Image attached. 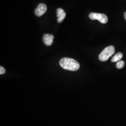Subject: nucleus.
<instances>
[{
	"label": "nucleus",
	"instance_id": "1",
	"mask_svg": "<svg viewBox=\"0 0 126 126\" xmlns=\"http://www.w3.org/2000/svg\"><path fill=\"white\" fill-rule=\"evenodd\" d=\"M59 64L63 69L71 71H76L80 67V64L78 61L68 58L61 59L59 61Z\"/></svg>",
	"mask_w": 126,
	"mask_h": 126
},
{
	"label": "nucleus",
	"instance_id": "2",
	"mask_svg": "<svg viewBox=\"0 0 126 126\" xmlns=\"http://www.w3.org/2000/svg\"><path fill=\"white\" fill-rule=\"evenodd\" d=\"M115 52V48L113 45L106 47L99 54V59L100 61L105 62L108 60Z\"/></svg>",
	"mask_w": 126,
	"mask_h": 126
},
{
	"label": "nucleus",
	"instance_id": "3",
	"mask_svg": "<svg viewBox=\"0 0 126 126\" xmlns=\"http://www.w3.org/2000/svg\"><path fill=\"white\" fill-rule=\"evenodd\" d=\"M89 16L91 20H97L100 23L103 24H105L108 22V16L104 14L91 13L89 14Z\"/></svg>",
	"mask_w": 126,
	"mask_h": 126
},
{
	"label": "nucleus",
	"instance_id": "4",
	"mask_svg": "<svg viewBox=\"0 0 126 126\" xmlns=\"http://www.w3.org/2000/svg\"><path fill=\"white\" fill-rule=\"evenodd\" d=\"M47 11V6L45 4L40 3L35 10V14L37 16H43Z\"/></svg>",
	"mask_w": 126,
	"mask_h": 126
},
{
	"label": "nucleus",
	"instance_id": "5",
	"mask_svg": "<svg viewBox=\"0 0 126 126\" xmlns=\"http://www.w3.org/2000/svg\"><path fill=\"white\" fill-rule=\"evenodd\" d=\"M54 38L52 35L46 34L43 36V41L45 45L50 46L52 44Z\"/></svg>",
	"mask_w": 126,
	"mask_h": 126
},
{
	"label": "nucleus",
	"instance_id": "6",
	"mask_svg": "<svg viewBox=\"0 0 126 126\" xmlns=\"http://www.w3.org/2000/svg\"><path fill=\"white\" fill-rule=\"evenodd\" d=\"M57 16L58 17V22L59 23H62L66 16V13L63 9L59 8L57 10Z\"/></svg>",
	"mask_w": 126,
	"mask_h": 126
},
{
	"label": "nucleus",
	"instance_id": "7",
	"mask_svg": "<svg viewBox=\"0 0 126 126\" xmlns=\"http://www.w3.org/2000/svg\"><path fill=\"white\" fill-rule=\"evenodd\" d=\"M122 57H123V54L121 52H118L113 57V58L111 60V61L112 62H118L122 59Z\"/></svg>",
	"mask_w": 126,
	"mask_h": 126
},
{
	"label": "nucleus",
	"instance_id": "8",
	"mask_svg": "<svg viewBox=\"0 0 126 126\" xmlns=\"http://www.w3.org/2000/svg\"><path fill=\"white\" fill-rule=\"evenodd\" d=\"M125 64V63L124 61H119L116 63V67L119 69H121L124 67Z\"/></svg>",
	"mask_w": 126,
	"mask_h": 126
},
{
	"label": "nucleus",
	"instance_id": "9",
	"mask_svg": "<svg viewBox=\"0 0 126 126\" xmlns=\"http://www.w3.org/2000/svg\"><path fill=\"white\" fill-rule=\"evenodd\" d=\"M5 72H6V70L4 68L0 66V75L3 74H4Z\"/></svg>",
	"mask_w": 126,
	"mask_h": 126
},
{
	"label": "nucleus",
	"instance_id": "10",
	"mask_svg": "<svg viewBox=\"0 0 126 126\" xmlns=\"http://www.w3.org/2000/svg\"><path fill=\"white\" fill-rule=\"evenodd\" d=\"M124 18H125V20H126V12L124 14Z\"/></svg>",
	"mask_w": 126,
	"mask_h": 126
}]
</instances>
